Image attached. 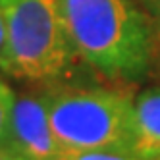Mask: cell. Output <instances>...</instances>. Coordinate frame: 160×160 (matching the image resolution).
I'll use <instances>...</instances> for the list:
<instances>
[{
    "instance_id": "cell-2",
    "label": "cell",
    "mask_w": 160,
    "mask_h": 160,
    "mask_svg": "<svg viewBox=\"0 0 160 160\" xmlns=\"http://www.w3.org/2000/svg\"><path fill=\"white\" fill-rule=\"evenodd\" d=\"M52 131L64 151L129 152L135 141V95L129 85L44 89Z\"/></svg>"
},
{
    "instance_id": "cell-5",
    "label": "cell",
    "mask_w": 160,
    "mask_h": 160,
    "mask_svg": "<svg viewBox=\"0 0 160 160\" xmlns=\"http://www.w3.org/2000/svg\"><path fill=\"white\" fill-rule=\"evenodd\" d=\"M135 141L131 154L160 160V85L135 95Z\"/></svg>"
},
{
    "instance_id": "cell-3",
    "label": "cell",
    "mask_w": 160,
    "mask_h": 160,
    "mask_svg": "<svg viewBox=\"0 0 160 160\" xmlns=\"http://www.w3.org/2000/svg\"><path fill=\"white\" fill-rule=\"evenodd\" d=\"M6 41L0 70L18 81L52 85L73 72L79 56L58 0H0Z\"/></svg>"
},
{
    "instance_id": "cell-4",
    "label": "cell",
    "mask_w": 160,
    "mask_h": 160,
    "mask_svg": "<svg viewBox=\"0 0 160 160\" xmlns=\"http://www.w3.org/2000/svg\"><path fill=\"white\" fill-rule=\"evenodd\" d=\"M6 147L27 160H54L64 152L50 125L44 89L16 95Z\"/></svg>"
},
{
    "instance_id": "cell-11",
    "label": "cell",
    "mask_w": 160,
    "mask_h": 160,
    "mask_svg": "<svg viewBox=\"0 0 160 160\" xmlns=\"http://www.w3.org/2000/svg\"><path fill=\"white\" fill-rule=\"evenodd\" d=\"M151 73H156V75L160 77V60H158V62H156V64L152 66V70H151Z\"/></svg>"
},
{
    "instance_id": "cell-7",
    "label": "cell",
    "mask_w": 160,
    "mask_h": 160,
    "mask_svg": "<svg viewBox=\"0 0 160 160\" xmlns=\"http://www.w3.org/2000/svg\"><path fill=\"white\" fill-rule=\"evenodd\" d=\"M14 102H16V93L10 89L8 83H4L2 79H0V145H6Z\"/></svg>"
},
{
    "instance_id": "cell-1",
    "label": "cell",
    "mask_w": 160,
    "mask_h": 160,
    "mask_svg": "<svg viewBox=\"0 0 160 160\" xmlns=\"http://www.w3.org/2000/svg\"><path fill=\"white\" fill-rule=\"evenodd\" d=\"M79 60L118 85L152 70V29L137 0H58Z\"/></svg>"
},
{
    "instance_id": "cell-8",
    "label": "cell",
    "mask_w": 160,
    "mask_h": 160,
    "mask_svg": "<svg viewBox=\"0 0 160 160\" xmlns=\"http://www.w3.org/2000/svg\"><path fill=\"white\" fill-rule=\"evenodd\" d=\"M143 10L147 12L152 29V66H154L160 60V0Z\"/></svg>"
},
{
    "instance_id": "cell-6",
    "label": "cell",
    "mask_w": 160,
    "mask_h": 160,
    "mask_svg": "<svg viewBox=\"0 0 160 160\" xmlns=\"http://www.w3.org/2000/svg\"><path fill=\"white\" fill-rule=\"evenodd\" d=\"M54 160H147V158L114 151H64Z\"/></svg>"
},
{
    "instance_id": "cell-9",
    "label": "cell",
    "mask_w": 160,
    "mask_h": 160,
    "mask_svg": "<svg viewBox=\"0 0 160 160\" xmlns=\"http://www.w3.org/2000/svg\"><path fill=\"white\" fill-rule=\"evenodd\" d=\"M0 160H27V158L18 154L14 148H10L6 145H0Z\"/></svg>"
},
{
    "instance_id": "cell-10",
    "label": "cell",
    "mask_w": 160,
    "mask_h": 160,
    "mask_svg": "<svg viewBox=\"0 0 160 160\" xmlns=\"http://www.w3.org/2000/svg\"><path fill=\"white\" fill-rule=\"evenodd\" d=\"M4 41H6V19H4V10L0 6V54L4 48Z\"/></svg>"
},
{
    "instance_id": "cell-12",
    "label": "cell",
    "mask_w": 160,
    "mask_h": 160,
    "mask_svg": "<svg viewBox=\"0 0 160 160\" xmlns=\"http://www.w3.org/2000/svg\"><path fill=\"white\" fill-rule=\"evenodd\" d=\"M137 2H141V4H143V8H147V6H151V4L158 2V0H137Z\"/></svg>"
}]
</instances>
